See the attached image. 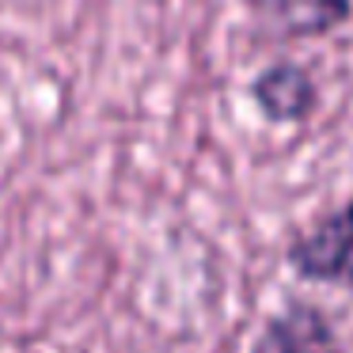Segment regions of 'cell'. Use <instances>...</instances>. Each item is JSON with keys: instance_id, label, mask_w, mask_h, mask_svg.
<instances>
[{"instance_id": "6da1fadb", "label": "cell", "mask_w": 353, "mask_h": 353, "mask_svg": "<svg viewBox=\"0 0 353 353\" xmlns=\"http://www.w3.org/2000/svg\"><path fill=\"white\" fill-rule=\"evenodd\" d=\"M289 270L304 281L353 285V201L323 216L289 247Z\"/></svg>"}, {"instance_id": "7a4b0ae2", "label": "cell", "mask_w": 353, "mask_h": 353, "mask_svg": "<svg viewBox=\"0 0 353 353\" xmlns=\"http://www.w3.org/2000/svg\"><path fill=\"white\" fill-rule=\"evenodd\" d=\"M251 353H342V342L323 307L296 300L262 323Z\"/></svg>"}, {"instance_id": "3957f363", "label": "cell", "mask_w": 353, "mask_h": 353, "mask_svg": "<svg viewBox=\"0 0 353 353\" xmlns=\"http://www.w3.org/2000/svg\"><path fill=\"white\" fill-rule=\"evenodd\" d=\"M251 99L262 110L266 122L296 125V122H307L315 114V107H319V88H315L307 69H300L292 61H277L254 77Z\"/></svg>"}, {"instance_id": "277c9868", "label": "cell", "mask_w": 353, "mask_h": 353, "mask_svg": "<svg viewBox=\"0 0 353 353\" xmlns=\"http://www.w3.org/2000/svg\"><path fill=\"white\" fill-rule=\"evenodd\" d=\"M251 12H262V16H281V12L292 8V0H243Z\"/></svg>"}]
</instances>
